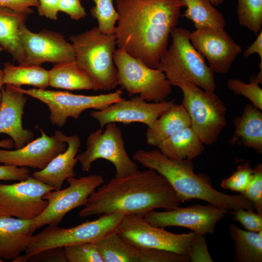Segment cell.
<instances>
[{"label": "cell", "instance_id": "1", "mask_svg": "<svg viewBox=\"0 0 262 262\" xmlns=\"http://www.w3.org/2000/svg\"><path fill=\"white\" fill-rule=\"evenodd\" d=\"M118 13L114 33L118 49L157 68L178 24L181 0H115Z\"/></svg>", "mask_w": 262, "mask_h": 262}, {"label": "cell", "instance_id": "2", "mask_svg": "<svg viewBox=\"0 0 262 262\" xmlns=\"http://www.w3.org/2000/svg\"><path fill=\"white\" fill-rule=\"evenodd\" d=\"M181 203L176 192L161 174L148 169L114 177L88 197L80 217L120 212L144 216L158 209L170 210Z\"/></svg>", "mask_w": 262, "mask_h": 262}, {"label": "cell", "instance_id": "3", "mask_svg": "<svg viewBox=\"0 0 262 262\" xmlns=\"http://www.w3.org/2000/svg\"><path fill=\"white\" fill-rule=\"evenodd\" d=\"M133 158L164 177L181 202L197 199L229 212L240 208L254 209L252 204L241 194L229 195L214 189L209 177L195 172L192 160L171 159L158 149L138 150Z\"/></svg>", "mask_w": 262, "mask_h": 262}, {"label": "cell", "instance_id": "4", "mask_svg": "<svg viewBox=\"0 0 262 262\" xmlns=\"http://www.w3.org/2000/svg\"><path fill=\"white\" fill-rule=\"evenodd\" d=\"M190 33L185 28L176 26L172 29L171 45L161 57L157 68L165 74L172 86L187 82L214 92V73L193 46Z\"/></svg>", "mask_w": 262, "mask_h": 262}, {"label": "cell", "instance_id": "5", "mask_svg": "<svg viewBox=\"0 0 262 262\" xmlns=\"http://www.w3.org/2000/svg\"><path fill=\"white\" fill-rule=\"evenodd\" d=\"M75 60L94 82L97 90L111 91L118 85L117 71L114 61L116 39L94 27L70 36Z\"/></svg>", "mask_w": 262, "mask_h": 262}, {"label": "cell", "instance_id": "6", "mask_svg": "<svg viewBox=\"0 0 262 262\" xmlns=\"http://www.w3.org/2000/svg\"><path fill=\"white\" fill-rule=\"evenodd\" d=\"M125 214L120 212L104 214L95 220L86 221L67 229L60 228L57 225L49 226L32 236L25 255L19 256L14 262H27L30 257L49 248L93 243L115 231Z\"/></svg>", "mask_w": 262, "mask_h": 262}, {"label": "cell", "instance_id": "7", "mask_svg": "<svg viewBox=\"0 0 262 262\" xmlns=\"http://www.w3.org/2000/svg\"><path fill=\"white\" fill-rule=\"evenodd\" d=\"M176 86L183 94L181 104L189 115L191 127L204 145L214 143L227 124V108L214 92L183 82Z\"/></svg>", "mask_w": 262, "mask_h": 262}, {"label": "cell", "instance_id": "8", "mask_svg": "<svg viewBox=\"0 0 262 262\" xmlns=\"http://www.w3.org/2000/svg\"><path fill=\"white\" fill-rule=\"evenodd\" d=\"M114 61L118 85L129 96L138 95L147 101L159 102L166 100L171 94L172 85L160 69L147 66L119 49L114 53Z\"/></svg>", "mask_w": 262, "mask_h": 262}, {"label": "cell", "instance_id": "9", "mask_svg": "<svg viewBox=\"0 0 262 262\" xmlns=\"http://www.w3.org/2000/svg\"><path fill=\"white\" fill-rule=\"evenodd\" d=\"M26 95L35 98L46 104L50 111L49 120L53 125L62 127L68 118L77 120L84 111L102 110L124 98L120 89L115 92L97 95H84L67 91H53L33 88L25 89L16 86Z\"/></svg>", "mask_w": 262, "mask_h": 262}, {"label": "cell", "instance_id": "10", "mask_svg": "<svg viewBox=\"0 0 262 262\" xmlns=\"http://www.w3.org/2000/svg\"><path fill=\"white\" fill-rule=\"evenodd\" d=\"M115 231L139 249L155 248L188 257L195 233L176 234L150 224L144 216L125 214Z\"/></svg>", "mask_w": 262, "mask_h": 262}, {"label": "cell", "instance_id": "11", "mask_svg": "<svg viewBox=\"0 0 262 262\" xmlns=\"http://www.w3.org/2000/svg\"><path fill=\"white\" fill-rule=\"evenodd\" d=\"M77 158L83 172L89 171L92 164L98 159L113 164L116 178L127 176L138 170L137 164L126 151L121 129L116 123L107 124L104 130L99 128L91 133L86 140L85 150Z\"/></svg>", "mask_w": 262, "mask_h": 262}, {"label": "cell", "instance_id": "12", "mask_svg": "<svg viewBox=\"0 0 262 262\" xmlns=\"http://www.w3.org/2000/svg\"><path fill=\"white\" fill-rule=\"evenodd\" d=\"M69 186L52 190L43 196L48 201L45 210L34 220L36 229L45 225H57L73 209L84 206L91 194L104 183L101 175L93 174L66 179Z\"/></svg>", "mask_w": 262, "mask_h": 262}, {"label": "cell", "instance_id": "13", "mask_svg": "<svg viewBox=\"0 0 262 262\" xmlns=\"http://www.w3.org/2000/svg\"><path fill=\"white\" fill-rule=\"evenodd\" d=\"M52 190L31 176L13 184L0 183V216L34 219L48 206L44 195Z\"/></svg>", "mask_w": 262, "mask_h": 262}, {"label": "cell", "instance_id": "14", "mask_svg": "<svg viewBox=\"0 0 262 262\" xmlns=\"http://www.w3.org/2000/svg\"><path fill=\"white\" fill-rule=\"evenodd\" d=\"M229 213L224 209L209 204L158 212L151 211L144 216L151 225L158 227H181L196 233L213 234L217 223Z\"/></svg>", "mask_w": 262, "mask_h": 262}, {"label": "cell", "instance_id": "15", "mask_svg": "<svg viewBox=\"0 0 262 262\" xmlns=\"http://www.w3.org/2000/svg\"><path fill=\"white\" fill-rule=\"evenodd\" d=\"M20 38L26 64L40 66L46 62L56 64L75 60L72 44L61 33L47 29L34 33L25 24L21 28Z\"/></svg>", "mask_w": 262, "mask_h": 262}, {"label": "cell", "instance_id": "16", "mask_svg": "<svg viewBox=\"0 0 262 262\" xmlns=\"http://www.w3.org/2000/svg\"><path fill=\"white\" fill-rule=\"evenodd\" d=\"M175 104L174 100L148 102L139 96L123 99L107 107L90 113L100 128L110 123L124 124L138 122L151 127L155 121Z\"/></svg>", "mask_w": 262, "mask_h": 262}, {"label": "cell", "instance_id": "17", "mask_svg": "<svg viewBox=\"0 0 262 262\" xmlns=\"http://www.w3.org/2000/svg\"><path fill=\"white\" fill-rule=\"evenodd\" d=\"M190 39L196 49L207 60L214 73L229 72L232 63L242 52L241 47L225 29H196L190 32Z\"/></svg>", "mask_w": 262, "mask_h": 262}, {"label": "cell", "instance_id": "18", "mask_svg": "<svg viewBox=\"0 0 262 262\" xmlns=\"http://www.w3.org/2000/svg\"><path fill=\"white\" fill-rule=\"evenodd\" d=\"M41 136L23 147L14 150L0 149V164L42 170L59 154L65 151L66 143L60 131L49 136L39 129Z\"/></svg>", "mask_w": 262, "mask_h": 262}, {"label": "cell", "instance_id": "19", "mask_svg": "<svg viewBox=\"0 0 262 262\" xmlns=\"http://www.w3.org/2000/svg\"><path fill=\"white\" fill-rule=\"evenodd\" d=\"M0 107V133L11 137L16 149L19 148L33 140V132L24 129L22 126L24 108L27 97L16 86L5 84L2 90Z\"/></svg>", "mask_w": 262, "mask_h": 262}, {"label": "cell", "instance_id": "20", "mask_svg": "<svg viewBox=\"0 0 262 262\" xmlns=\"http://www.w3.org/2000/svg\"><path fill=\"white\" fill-rule=\"evenodd\" d=\"M60 135L67 145L66 150L54 158L45 168L31 175L54 188L55 190L61 189L63 182L67 179L75 177L74 167L78 162L77 155L81 145L76 135L66 136L61 131Z\"/></svg>", "mask_w": 262, "mask_h": 262}, {"label": "cell", "instance_id": "21", "mask_svg": "<svg viewBox=\"0 0 262 262\" xmlns=\"http://www.w3.org/2000/svg\"><path fill=\"white\" fill-rule=\"evenodd\" d=\"M35 230L33 219L0 216V258L12 261L20 256Z\"/></svg>", "mask_w": 262, "mask_h": 262}, {"label": "cell", "instance_id": "22", "mask_svg": "<svg viewBox=\"0 0 262 262\" xmlns=\"http://www.w3.org/2000/svg\"><path fill=\"white\" fill-rule=\"evenodd\" d=\"M235 130L229 143H239L261 154L262 112L251 103L246 104L242 115L233 121Z\"/></svg>", "mask_w": 262, "mask_h": 262}, {"label": "cell", "instance_id": "23", "mask_svg": "<svg viewBox=\"0 0 262 262\" xmlns=\"http://www.w3.org/2000/svg\"><path fill=\"white\" fill-rule=\"evenodd\" d=\"M28 15L0 7V47L19 64H26L20 31Z\"/></svg>", "mask_w": 262, "mask_h": 262}, {"label": "cell", "instance_id": "24", "mask_svg": "<svg viewBox=\"0 0 262 262\" xmlns=\"http://www.w3.org/2000/svg\"><path fill=\"white\" fill-rule=\"evenodd\" d=\"M191 126L186 110L182 104L175 103L148 128L146 133L147 144L157 147L162 142L182 130Z\"/></svg>", "mask_w": 262, "mask_h": 262}, {"label": "cell", "instance_id": "25", "mask_svg": "<svg viewBox=\"0 0 262 262\" xmlns=\"http://www.w3.org/2000/svg\"><path fill=\"white\" fill-rule=\"evenodd\" d=\"M157 148L173 160H192L204 151V144L191 126L166 139Z\"/></svg>", "mask_w": 262, "mask_h": 262}, {"label": "cell", "instance_id": "26", "mask_svg": "<svg viewBox=\"0 0 262 262\" xmlns=\"http://www.w3.org/2000/svg\"><path fill=\"white\" fill-rule=\"evenodd\" d=\"M49 86L68 90L97 89L91 78L76 60L56 64L49 70Z\"/></svg>", "mask_w": 262, "mask_h": 262}, {"label": "cell", "instance_id": "27", "mask_svg": "<svg viewBox=\"0 0 262 262\" xmlns=\"http://www.w3.org/2000/svg\"><path fill=\"white\" fill-rule=\"evenodd\" d=\"M2 70L4 84L16 87L31 85L40 89H46L49 86V70L41 66L27 64L15 66L7 62Z\"/></svg>", "mask_w": 262, "mask_h": 262}, {"label": "cell", "instance_id": "28", "mask_svg": "<svg viewBox=\"0 0 262 262\" xmlns=\"http://www.w3.org/2000/svg\"><path fill=\"white\" fill-rule=\"evenodd\" d=\"M93 243L103 262H139V249L115 231Z\"/></svg>", "mask_w": 262, "mask_h": 262}, {"label": "cell", "instance_id": "29", "mask_svg": "<svg viewBox=\"0 0 262 262\" xmlns=\"http://www.w3.org/2000/svg\"><path fill=\"white\" fill-rule=\"evenodd\" d=\"M229 232L235 246V260L238 262H262V230L252 232L241 229L234 224Z\"/></svg>", "mask_w": 262, "mask_h": 262}, {"label": "cell", "instance_id": "30", "mask_svg": "<svg viewBox=\"0 0 262 262\" xmlns=\"http://www.w3.org/2000/svg\"><path fill=\"white\" fill-rule=\"evenodd\" d=\"M186 10L183 16L191 21L196 28L225 29L226 22L222 13L208 0H181Z\"/></svg>", "mask_w": 262, "mask_h": 262}, {"label": "cell", "instance_id": "31", "mask_svg": "<svg viewBox=\"0 0 262 262\" xmlns=\"http://www.w3.org/2000/svg\"><path fill=\"white\" fill-rule=\"evenodd\" d=\"M240 26L258 34L262 28V0H237Z\"/></svg>", "mask_w": 262, "mask_h": 262}, {"label": "cell", "instance_id": "32", "mask_svg": "<svg viewBox=\"0 0 262 262\" xmlns=\"http://www.w3.org/2000/svg\"><path fill=\"white\" fill-rule=\"evenodd\" d=\"M95 5L90 9L92 16L97 19L98 28L102 33H113L118 19V13L113 0H92Z\"/></svg>", "mask_w": 262, "mask_h": 262}, {"label": "cell", "instance_id": "33", "mask_svg": "<svg viewBox=\"0 0 262 262\" xmlns=\"http://www.w3.org/2000/svg\"><path fill=\"white\" fill-rule=\"evenodd\" d=\"M227 86L233 93L247 98L251 103L262 110V89L255 79L251 76L249 83H246L237 79L228 80Z\"/></svg>", "mask_w": 262, "mask_h": 262}, {"label": "cell", "instance_id": "34", "mask_svg": "<svg viewBox=\"0 0 262 262\" xmlns=\"http://www.w3.org/2000/svg\"><path fill=\"white\" fill-rule=\"evenodd\" d=\"M68 262H103L93 243H83L64 247Z\"/></svg>", "mask_w": 262, "mask_h": 262}, {"label": "cell", "instance_id": "35", "mask_svg": "<svg viewBox=\"0 0 262 262\" xmlns=\"http://www.w3.org/2000/svg\"><path fill=\"white\" fill-rule=\"evenodd\" d=\"M253 172V168L251 167L249 161L240 164L229 177L222 180L221 187L225 189L241 193L247 187Z\"/></svg>", "mask_w": 262, "mask_h": 262}, {"label": "cell", "instance_id": "36", "mask_svg": "<svg viewBox=\"0 0 262 262\" xmlns=\"http://www.w3.org/2000/svg\"><path fill=\"white\" fill-rule=\"evenodd\" d=\"M240 194L249 200L254 209L262 214V164H258L254 168L251 179L245 190Z\"/></svg>", "mask_w": 262, "mask_h": 262}, {"label": "cell", "instance_id": "37", "mask_svg": "<svg viewBox=\"0 0 262 262\" xmlns=\"http://www.w3.org/2000/svg\"><path fill=\"white\" fill-rule=\"evenodd\" d=\"M187 256L164 249H139V262H190Z\"/></svg>", "mask_w": 262, "mask_h": 262}, {"label": "cell", "instance_id": "38", "mask_svg": "<svg viewBox=\"0 0 262 262\" xmlns=\"http://www.w3.org/2000/svg\"><path fill=\"white\" fill-rule=\"evenodd\" d=\"M254 209L240 208L230 211L232 218L238 222L247 231L262 230V214L255 212Z\"/></svg>", "mask_w": 262, "mask_h": 262}, {"label": "cell", "instance_id": "39", "mask_svg": "<svg viewBox=\"0 0 262 262\" xmlns=\"http://www.w3.org/2000/svg\"><path fill=\"white\" fill-rule=\"evenodd\" d=\"M203 236L195 233V238L188 256L190 262H213Z\"/></svg>", "mask_w": 262, "mask_h": 262}, {"label": "cell", "instance_id": "40", "mask_svg": "<svg viewBox=\"0 0 262 262\" xmlns=\"http://www.w3.org/2000/svg\"><path fill=\"white\" fill-rule=\"evenodd\" d=\"M27 262H68L64 247H57L44 250L30 257Z\"/></svg>", "mask_w": 262, "mask_h": 262}, {"label": "cell", "instance_id": "41", "mask_svg": "<svg viewBox=\"0 0 262 262\" xmlns=\"http://www.w3.org/2000/svg\"><path fill=\"white\" fill-rule=\"evenodd\" d=\"M30 176L28 167L14 165H0V180L20 181Z\"/></svg>", "mask_w": 262, "mask_h": 262}, {"label": "cell", "instance_id": "42", "mask_svg": "<svg viewBox=\"0 0 262 262\" xmlns=\"http://www.w3.org/2000/svg\"><path fill=\"white\" fill-rule=\"evenodd\" d=\"M59 11L64 12L74 20H78L86 16L81 0H59Z\"/></svg>", "mask_w": 262, "mask_h": 262}, {"label": "cell", "instance_id": "43", "mask_svg": "<svg viewBox=\"0 0 262 262\" xmlns=\"http://www.w3.org/2000/svg\"><path fill=\"white\" fill-rule=\"evenodd\" d=\"M38 5V0H0V7L27 15L33 13L31 7H37Z\"/></svg>", "mask_w": 262, "mask_h": 262}, {"label": "cell", "instance_id": "44", "mask_svg": "<svg viewBox=\"0 0 262 262\" xmlns=\"http://www.w3.org/2000/svg\"><path fill=\"white\" fill-rule=\"evenodd\" d=\"M38 14L41 16L56 20L57 19L59 9V0H38Z\"/></svg>", "mask_w": 262, "mask_h": 262}, {"label": "cell", "instance_id": "45", "mask_svg": "<svg viewBox=\"0 0 262 262\" xmlns=\"http://www.w3.org/2000/svg\"><path fill=\"white\" fill-rule=\"evenodd\" d=\"M257 53L260 59V66H262V30L257 34L254 42L244 51L243 56L245 58Z\"/></svg>", "mask_w": 262, "mask_h": 262}, {"label": "cell", "instance_id": "46", "mask_svg": "<svg viewBox=\"0 0 262 262\" xmlns=\"http://www.w3.org/2000/svg\"><path fill=\"white\" fill-rule=\"evenodd\" d=\"M14 146V143L12 139H7L0 141V147L10 149Z\"/></svg>", "mask_w": 262, "mask_h": 262}, {"label": "cell", "instance_id": "47", "mask_svg": "<svg viewBox=\"0 0 262 262\" xmlns=\"http://www.w3.org/2000/svg\"><path fill=\"white\" fill-rule=\"evenodd\" d=\"M4 84V82H3V70L0 68V107L1 103L2 101V92L1 90L3 86V85Z\"/></svg>", "mask_w": 262, "mask_h": 262}, {"label": "cell", "instance_id": "48", "mask_svg": "<svg viewBox=\"0 0 262 262\" xmlns=\"http://www.w3.org/2000/svg\"><path fill=\"white\" fill-rule=\"evenodd\" d=\"M213 5H219L222 4L224 0H208Z\"/></svg>", "mask_w": 262, "mask_h": 262}, {"label": "cell", "instance_id": "49", "mask_svg": "<svg viewBox=\"0 0 262 262\" xmlns=\"http://www.w3.org/2000/svg\"><path fill=\"white\" fill-rule=\"evenodd\" d=\"M3 262V261L0 258V262Z\"/></svg>", "mask_w": 262, "mask_h": 262}, {"label": "cell", "instance_id": "50", "mask_svg": "<svg viewBox=\"0 0 262 262\" xmlns=\"http://www.w3.org/2000/svg\"><path fill=\"white\" fill-rule=\"evenodd\" d=\"M2 50H3L0 47V52L2 51Z\"/></svg>", "mask_w": 262, "mask_h": 262}]
</instances>
